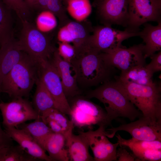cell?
I'll use <instances>...</instances> for the list:
<instances>
[{
  "label": "cell",
  "instance_id": "6da1fadb",
  "mask_svg": "<svg viewBox=\"0 0 161 161\" xmlns=\"http://www.w3.org/2000/svg\"><path fill=\"white\" fill-rule=\"evenodd\" d=\"M143 117L154 123L161 124V85L154 82L143 85L117 79L114 81Z\"/></svg>",
  "mask_w": 161,
  "mask_h": 161
},
{
  "label": "cell",
  "instance_id": "7a4b0ae2",
  "mask_svg": "<svg viewBox=\"0 0 161 161\" xmlns=\"http://www.w3.org/2000/svg\"><path fill=\"white\" fill-rule=\"evenodd\" d=\"M71 63L76 70L78 85L85 87L110 81L114 69L106 64L100 52L88 47L77 53Z\"/></svg>",
  "mask_w": 161,
  "mask_h": 161
},
{
  "label": "cell",
  "instance_id": "3957f363",
  "mask_svg": "<svg viewBox=\"0 0 161 161\" xmlns=\"http://www.w3.org/2000/svg\"><path fill=\"white\" fill-rule=\"evenodd\" d=\"M87 97L97 99L103 103L111 121L118 117L127 118L131 122L143 117L142 113L116 85L114 81L105 82L89 92Z\"/></svg>",
  "mask_w": 161,
  "mask_h": 161
},
{
  "label": "cell",
  "instance_id": "277c9868",
  "mask_svg": "<svg viewBox=\"0 0 161 161\" xmlns=\"http://www.w3.org/2000/svg\"><path fill=\"white\" fill-rule=\"evenodd\" d=\"M38 65L24 52L21 60L3 79L0 93L13 99L27 97L39 78Z\"/></svg>",
  "mask_w": 161,
  "mask_h": 161
},
{
  "label": "cell",
  "instance_id": "5b68a950",
  "mask_svg": "<svg viewBox=\"0 0 161 161\" xmlns=\"http://www.w3.org/2000/svg\"><path fill=\"white\" fill-rule=\"evenodd\" d=\"M22 28L16 43L19 49L38 64L50 60L55 49L47 34L39 30L27 19L21 20Z\"/></svg>",
  "mask_w": 161,
  "mask_h": 161
},
{
  "label": "cell",
  "instance_id": "8992f818",
  "mask_svg": "<svg viewBox=\"0 0 161 161\" xmlns=\"http://www.w3.org/2000/svg\"><path fill=\"white\" fill-rule=\"evenodd\" d=\"M70 114L74 126L92 129L97 125L106 128L111 124L106 111L99 105L84 98L78 97L72 100Z\"/></svg>",
  "mask_w": 161,
  "mask_h": 161
},
{
  "label": "cell",
  "instance_id": "52a82bcc",
  "mask_svg": "<svg viewBox=\"0 0 161 161\" xmlns=\"http://www.w3.org/2000/svg\"><path fill=\"white\" fill-rule=\"evenodd\" d=\"M92 34L88 40L86 47L102 52L115 48L124 47L122 43L130 38L139 36V31L134 32L125 30L122 31L103 25L93 27Z\"/></svg>",
  "mask_w": 161,
  "mask_h": 161
},
{
  "label": "cell",
  "instance_id": "ba28073f",
  "mask_svg": "<svg viewBox=\"0 0 161 161\" xmlns=\"http://www.w3.org/2000/svg\"><path fill=\"white\" fill-rule=\"evenodd\" d=\"M128 21L125 29L134 32L148 21H161V0H129Z\"/></svg>",
  "mask_w": 161,
  "mask_h": 161
},
{
  "label": "cell",
  "instance_id": "9c48e42d",
  "mask_svg": "<svg viewBox=\"0 0 161 161\" xmlns=\"http://www.w3.org/2000/svg\"><path fill=\"white\" fill-rule=\"evenodd\" d=\"M143 46L140 44L128 48L119 47L100 52V54L107 65L117 68L123 73L133 67L146 65L143 53Z\"/></svg>",
  "mask_w": 161,
  "mask_h": 161
},
{
  "label": "cell",
  "instance_id": "30bf717a",
  "mask_svg": "<svg viewBox=\"0 0 161 161\" xmlns=\"http://www.w3.org/2000/svg\"><path fill=\"white\" fill-rule=\"evenodd\" d=\"M0 110L5 128H17L26 121L40 118L32 104L28 100L20 97L8 102H0Z\"/></svg>",
  "mask_w": 161,
  "mask_h": 161
},
{
  "label": "cell",
  "instance_id": "8fae6325",
  "mask_svg": "<svg viewBox=\"0 0 161 161\" xmlns=\"http://www.w3.org/2000/svg\"><path fill=\"white\" fill-rule=\"evenodd\" d=\"M38 69L39 77L51 95L55 109L69 115L70 106L64 92L61 78L51 60L38 64Z\"/></svg>",
  "mask_w": 161,
  "mask_h": 161
},
{
  "label": "cell",
  "instance_id": "7c38bea8",
  "mask_svg": "<svg viewBox=\"0 0 161 161\" xmlns=\"http://www.w3.org/2000/svg\"><path fill=\"white\" fill-rule=\"evenodd\" d=\"M120 131L128 132L134 139L161 141V124L152 123L143 117L129 123L106 129L105 134L108 137L112 138Z\"/></svg>",
  "mask_w": 161,
  "mask_h": 161
},
{
  "label": "cell",
  "instance_id": "4fadbf2b",
  "mask_svg": "<svg viewBox=\"0 0 161 161\" xmlns=\"http://www.w3.org/2000/svg\"><path fill=\"white\" fill-rule=\"evenodd\" d=\"M129 0H97V14L103 25H121L126 28L128 21Z\"/></svg>",
  "mask_w": 161,
  "mask_h": 161
},
{
  "label": "cell",
  "instance_id": "5bb4252c",
  "mask_svg": "<svg viewBox=\"0 0 161 161\" xmlns=\"http://www.w3.org/2000/svg\"><path fill=\"white\" fill-rule=\"evenodd\" d=\"M106 129L100 126L95 131L89 129L86 132L79 133L86 139L93 152L94 161H117V148L119 143L110 141L105 134Z\"/></svg>",
  "mask_w": 161,
  "mask_h": 161
},
{
  "label": "cell",
  "instance_id": "9a60e30c",
  "mask_svg": "<svg viewBox=\"0 0 161 161\" xmlns=\"http://www.w3.org/2000/svg\"><path fill=\"white\" fill-rule=\"evenodd\" d=\"M51 61L61 78L64 92L67 97H73L80 93L75 69L71 63L64 60L55 49Z\"/></svg>",
  "mask_w": 161,
  "mask_h": 161
},
{
  "label": "cell",
  "instance_id": "2e32d148",
  "mask_svg": "<svg viewBox=\"0 0 161 161\" xmlns=\"http://www.w3.org/2000/svg\"><path fill=\"white\" fill-rule=\"evenodd\" d=\"M4 131L28 154L37 160L53 161L34 139L24 130L11 127Z\"/></svg>",
  "mask_w": 161,
  "mask_h": 161
},
{
  "label": "cell",
  "instance_id": "e0dca14e",
  "mask_svg": "<svg viewBox=\"0 0 161 161\" xmlns=\"http://www.w3.org/2000/svg\"><path fill=\"white\" fill-rule=\"evenodd\" d=\"M40 118L55 133L63 135L66 140L72 133L74 126L66 114L55 108L50 109L44 112Z\"/></svg>",
  "mask_w": 161,
  "mask_h": 161
},
{
  "label": "cell",
  "instance_id": "ac0fdd59",
  "mask_svg": "<svg viewBox=\"0 0 161 161\" xmlns=\"http://www.w3.org/2000/svg\"><path fill=\"white\" fill-rule=\"evenodd\" d=\"M23 54L14 39L0 46V87L4 77L21 60Z\"/></svg>",
  "mask_w": 161,
  "mask_h": 161
},
{
  "label": "cell",
  "instance_id": "d6986e66",
  "mask_svg": "<svg viewBox=\"0 0 161 161\" xmlns=\"http://www.w3.org/2000/svg\"><path fill=\"white\" fill-rule=\"evenodd\" d=\"M143 30L139 31V36L145 43L143 53L145 58L150 57L157 51L161 50V21L156 26L147 22L143 24Z\"/></svg>",
  "mask_w": 161,
  "mask_h": 161
},
{
  "label": "cell",
  "instance_id": "ffe728a7",
  "mask_svg": "<svg viewBox=\"0 0 161 161\" xmlns=\"http://www.w3.org/2000/svg\"><path fill=\"white\" fill-rule=\"evenodd\" d=\"M79 133L77 135L72 133L66 140L69 160L94 161V157L89 153V146L86 139L81 134Z\"/></svg>",
  "mask_w": 161,
  "mask_h": 161
},
{
  "label": "cell",
  "instance_id": "44dd1931",
  "mask_svg": "<svg viewBox=\"0 0 161 161\" xmlns=\"http://www.w3.org/2000/svg\"><path fill=\"white\" fill-rule=\"evenodd\" d=\"M72 21L64 24L68 29L75 47L76 54L86 47L88 38L92 32L93 27L90 23Z\"/></svg>",
  "mask_w": 161,
  "mask_h": 161
},
{
  "label": "cell",
  "instance_id": "7402d4cb",
  "mask_svg": "<svg viewBox=\"0 0 161 161\" xmlns=\"http://www.w3.org/2000/svg\"><path fill=\"white\" fill-rule=\"evenodd\" d=\"M66 140L63 135L52 132L46 140L42 148L48 152L52 161H68V150L65 147Z\"/></svg>",
  "mask_w": 161,
  "mask_h": 161
},
{
  "label": "cell",
  "instance_id": "603a6c76",
  "mask_svg": "<svg viewBox=\"0 0 161 161\" xmlns=\"http://www.w3.org/2000/svg\"><path fill=\"white\" fill-rule=\"evenodd\" d=\"M36 88L32 99V106L41 116L44 112L55 108L54 100L41 79L39 78L36 83Z\"/></svg>",
  "mask_w": 161,
  "mask_h": 161
},
{
  "label": "cell",
  "instance_id": "cb8c5ba5",
  "mask_svg": "<svg viewBox=\"0 0 161 161\" xmlns=\"http://www.w3.org/2000/svg\"><path fill=\"white\" fill-rule=\"evenodd\" d=\"M153 74L145 66H138L127 71L121 73L117 79L123 82H129L143 85H149L154 83Z\"/></svg>",
  "mask_w": 161,
  "mask_h": 161
},
{
  "label": "cell",
  "instance_id": "d4e9b609",
  "mask_svg": "<svg viewBox=\"0 0 161 161\" xmlns=\"http://www.w3.org/2000/svg\"><path fill=\"white\" fill-rule=\"evenodd\" d=\"M12 10L0 0V46L14 39Z\"/></svg>",
  "mask_w": 161,
  "mask_h": 161
},
{
  "label": "cell",
  "instance_id": "484cf974",
  "mask_svg": "<svg viewBox=\"0 0 161 161\" xmlns=\"http://www.w3.org/2000/svg\"><path fill=\"white\" fill-rule=\"evenodd\" d=\"M18 127V128L22 129L28 132L42 147L47 138L53 132L41 118L32 123H24Z\"/></svg>",
  "mask_w": 161,
  "mask_h": 161
},
{
  "label": "cell",
  "instance_id": "4316f807",
  "mask_svg": "<svg viewBox=\"0 0 161 161\" xmlns=\"http://www.w3.org/2000/svg\"><path fill=\"white\" fill-rule=\"evenodd\" d=\"M66 9L75 21L80 22L86 20L92 11L89 0H69Z\"/></svg>",
  "mask_w": 161,
  "mask_h": 161
},
{
  "label": "cell",
  "instance_id": "83f0119b",
  "mask_svg": "<svg viewBox=\"0 0 161 161\" xmlns=\"http://www.w3.org/2000/svg\"><path fill=\"white\" fill-rule=\"evenodd\" d=\"M120 147H127L133 152L148 149H161V141H145L131 138L126 139L120 134L116 135Z\"/></svg>",
  "mask_w": 161,
  "mask_h": 161
},
{
  "label": "cell",
  "instance_id": "f1b7e54d",
  "mask_svg": "<svg viewBox=\"0 0 161 161\" xmlns=\"http://www.w3.org/2000/svg\"><path fill=\"white\" fill-rule=\"evenodd\" d=\"M19 145L0 148V161H35Z\"/></svg>",
  "mask_w": 161,
  "mask_h": 161
},
{
  "label": "cell",
  "instance_id": "f546056e",
  "mask_svg": "<svg viewBox=\"0 0 161 161\" xmlns=\"http://www.w3.org/2000/svg\"><path fill=\"white\" fill-rule=\"evenodd\" d=\"M57 18L52 12L45 10L40 11L35 20L36 28L47 34L54 30L58 25Z\"/></svg>",
  "mask_w": 161,
  "mask_h": 161
},
{
  "label": "cell",
  "instance_id": "4dcf8cb0",
  "mask_svg": "<svg viewBox=\"0 0 161 161\" xmlns=\"http://www.w3.org/2000/svg\"><path fill=\"white\" fill-rule=\"evenodd\" d=\"M46 10L52 12L55 15L59 21V27L70 20L62 0H48Z\"/></svg>",
  "mask_w": 161,
  "mask_h": 161
},
{
  "label": "cell",
  "instance_id": "1f68e13d",
  "mask_svg": "<svg viewBox=\"0 0 161 161\" xmlns=\"http://www.w3.org/2000/svg\"><path fill=\"white\" fill-rule=\"evenodd\" d=\"M12 10L14 11L21 21L26 19L30 9L24 0H2Z\"/></svg>",
  "mask_w": 161,
  "mask_h": 161
},
{
  "label": "cell",
  "instance_id": "d6a6232c",
  "mask_svg": "<svg viewBox=\"0 0 161 161\" xmlns=\"http://www.w3.org/2000/svg\"><path fill=\"white\" fill-rule=\"evenodd\" d=\"M133 154L137 161H160L161 160V149H148L134 152Z\"/></svg>",
  "mask_w": 161,
  "mask_h": 161
},
{
  "label": "cell",
  "instance_id": "836d02e7",
  "mask_svg": "<svg viewBox=\"0 0 161 161\" xmlns=\"http://www.w3.org/2000/svg\"><path fill=\"white\" fill-rule=\"evenodd\" d=\"M57 49L60 56L64 60L71 62L76 55L75 49L70 43L58 42Z\"/></svg>",
  "mask_w": 161,
  "mask_h": 161
},
{
  "label": "cell",
  "instance_id": "e575fe53",
  "mask_svg": "<svg viewBox=\"0 0 161 161\" xmlns=\"http://www.w3.org/2000/svg\"><path fill=\"white\" fill-rule=\"evenodd\" d=\"M151 60L145 67L153 74L161 70V51L157 54H154L150 56Z\"/></svg>",
  "mask_w": 161,
  "mask_h": 161
},
{
  "label": "cell",
  "instance_id": "d590c367",
  "mask_svg": "<svg viewBox=\"0 0 161 161\" xmlns=\"http://www.w3.org/2000/svg\"><path fill=\"white\" fill-rule=\"evenodd\" d=\"M117 161H134L136 159L133 154H131L123 147H120L117 150Z\"/></svg>",
  "mask_w": 161,
  "mask_h": 161
},
{
  "label": "cell",
  "instance_id": "8d00e7d4",
  "mask_svg": "<svg viewBox=\"0 0 161 161\" xmlns=\"http://www.w3.org/2000/svg\"><path fill=\"white\" fill-rule=\"evenodd\" d=\"M13 140L1 128L0 123V148L13 145Z\"/></svg>",
  "mask_w": 161,
  "mask_h": 161
},
{
  "label": "cell",
  "instance_id": "74e56055",
  "mask_svg": "<svg viewBox=\"0 0 161 161\" xmlns=\"http://www.w3.org/2000/svg\"><path fill=\"white\" fill-rule=\"evenodd\" d=\"M48 0H38L36 9L40 11L46 10Z\"/></svg>",
  "mask_w": 161,
  "mask_h": 161
},
{
  "label": "cell",
  "instance_id": "f35d334b",
  "mask_svg": "<svg viewBox=\"0 0 161 161\" xmlns=\"http://www.w3.org/2000/svg\"><path fill=\"white\" fill-rule=\"evenodd\" d=\"M25 3L30 9H36L38 0H24Z\"/></svg>",
  "mask_w": 161,
  "mask_h": 161
},
{
  "label": "cell",
  "instance_id": "ab89813d",
  "mask_svg": "<svg viewBox=\"0 0 161 161\" xmlns=\"http://www.w3.org/2000/svg\"><path fill=\"white\" fill-rule=\"evenodd\" d=\"M63 4L65 5V6L66 7L67 2L69 0H62Z\"/></svg>",
  "mask_w": 161,
  "mask_h": 161
},
{
  "label": "cell",
  "instance_id": "60d3db41",
  "mask_svg": "<svg viewBox=\"0 0 161 161\" xmlns=\"http://www.w3.org/2000/svg\"><path fill=\"white\" fill-rule=\"evenodd\" d=\"M96 0H95V1H96Z\"/></svg>",
  "mask_w": 161,
  "mask_h": 161
}]
</instances>
